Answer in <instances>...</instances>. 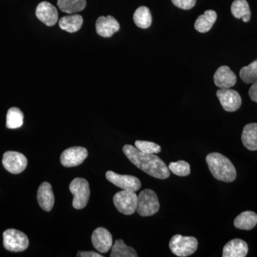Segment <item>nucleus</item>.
Listing matches in <instances>:
<instances>
[{
  "instance_id": "obj_2",
  "label": "nucleus",
  "mask_w": 257,
  "mask_h": 257,
  "mask_svg": "<svg viewBox=\"0 0 257 257\" xmlns=\"http://www.w3.org/2000/svg\"><path fill=\"white\" fill-rule=\"evenodd\" d=\"M206 160L211 175L217 180L231 182L236 179V169L227 157L214 152L209 154Z\"/></svg>"
},
{
  "instance_id": "obj_17",
  "label": "nucleus",
  "mask_w": 257,
  "mask_h": 257,
  "mask_svg": "<svg viewBox=\"0 0 257 257\" xmlns=\"http://www.w3.org/2000/svg\"><path fill=\"white\" fill-rule=\"evenodd\" d=\"M247 243L240 239L231 240L223 248V257H245L247 255Z\"/></svg>"
},
{
  "instance_id": "obj_24",
  "label": "nucleus",
  "mask_w": 257,
  "mask_h": 257,
  "mask_svg": "<svg viewBox=\"0 0 257 257\" xmlns=\"http://www.w3.org/2000/svg\"><path fill=\"white\" fill-rule=\"evenodd\" d=\"M86 0H58L57 6L61 11L68 14L79 13L85 8Z\"/></svg>"
},
{
  "instance_id": "obj_15",
  "label": "nucleus",
  "mask_w": 257,
  "mask_h": 257,
  "mask_svg": "<svg viewBox=\"0 0 257 257\" xmlns=\"http://www.w3.org/2000/svg\"><path fill=\"white\" fill-rule=\"evenodd\" d=\"M214 84L220 89H228L234 86L236 77L228 66H221L214 75Z\"/></svg>"
},
{
  "instance_id": "obj_29",
  "label": "nucleus",
  "mask_w": 257,
  "mask_h": 257,
  "mask_svg": "<svg viewBox=\"0 0 257 257\" xmlns=\"http://www.w3.org/2000/svg\"><path fill=\"white\" fill-rule=\"evenodd\" d=\"M135 147L138 149L140 151L146 154H158L161 152V147L160 145L157 144L151 143V142L138 141L135 142Z\"/></svg>"
},
{
  "instance_id": "obj_5",
  "label": "nucleus",
  "mask_w": 257,
  "mask_h": 257,
  "mask_svg": "<svg viewBox=\"0 0 257 257\" xmlns=\"http://www.w3.org/2000/svg\"><path fill=\"white\" fill-rule=\"evenodd\" d=\"M69 190L74 196L72 206L74 209H84L87 206L90 196V189L87 181L83 178L74 179L69 184Z\"/></svg>"
},
{
  "instance_id": "obj_11",
  "label": "nucleus",
  "mask_w": 257,
  "mask_h": 257,
  "mask_svg": "<svg viewBox=\"0 0 257 257\" xmlns=\"http://www.w3.org/2000/svg\"><path fill=\"white\" fill-rule=\"evenodd\" d=\"M216 96L225 111H236L241 105V98L239 93L229 88L219 89L216 92Z\"/></svg>"
},
{
  "instance_id": "obj_9",
  "label": "nucleus",
  "mask_w": 257,
  "mask_h": 257,
  "mask_svg": "<svg viewBox=\"0 0 257 257\" xmlns=\"http://www.w3.org/2000/svg\"><path fill=\"white\" fill-rule=\"evenodd\" d=\"M106 178L111 183L122 190L137 192L141 188L140 179L132 175H121L115 173L112 171H108L106 173Z\"/></svg>"
},
{
  "instance_id": "obj_31",
  "label": "nucleus",
  "mask_w": 257,
  "mask_h": 257,
  "mask_svg": "<svg viewBox=\"0 0 257 257\" xmlns=\"http://www.w3.org/2000/svg\"><path fill=\"white\" fill-rule=\"evenodd\" d=\"M248 95H249L251 100L257 102V82L252 84V86L248 91Z\"/></svg>"
},
{
  "instance_id": "obj_8",
  "label": "nucleus",
  "mask_w": 257,
  "mask_h": 257,
  "mask_svg": "<svg viewBox=\"0 0 257 257\" xmlns=\"http://www.w3.org/2000/svg\"><path fill=\"white\" fill-rule=\"evenodd\" d=\"M3 165L10 173H22L28 166V160L25 155L18 152H6L3 155Z\"/></svg>"
},
{
  "instance_id": "obj_28",
  "label": "nucleus",
  "mask_w": 257,
  "mask_h": 257,
  "mask_svg": "<svg viewBox=\"0 0 257 257\" xmlns=\"http://www.w3.org/2000/svg\"><path fill=\"white\" fill-rule=\"evenodd\" d=\"M169 170L179 177H186L190 174V165L185 161H178L176 162H171L169 165Z\"/></svg>"
},
{
  "instance_id": "obj_1",
  "label": "nucleus",
  "mask_w": 257,
  "mask_h": 257,
  "mask_svg": "<svg viewBox=\"0 0 257 257\" xmlns=\"http://www.w3.org/2000/svg\"><path fill=\"white\" fill-rule=\"evenodd\" d=\"M123 152L128 160L138 168L155 178L165 179L170 176V170L160 157L155 154H146L140 151L136 147L126 145Z\"/></svg>"
},
{
  "instance_id": "obj_30",
  "label": "nucleus",
  "mask_w": 257,
  "mask_h": 257,
  "mask_svg": "<svg viewBox=\"0 0 257 257\" xmlns=\"http://www.w3.org/2000/svg\"><path fill=\"white\" fill-rule=\"evenodd\" d=\"M172 2L177 8L185 10L192 9L196 4V0H172Z\"/></svg>"
},
{
  "instance_id": "obj_18",
  "label": "nucleus",
  "mask_w": 257,
  "mask_h": 257,
  "mask_svg": "<svg viewBox=\"0 0 257 257\" xmlns=\"http://www.w3.org/2000/svg\"><path fill=\"white\" fill-rule=\"evenodd\" d=\"M241 141L243 146L251 151L257 150V124L251 123L243 127Z\"/></svg>"
},
{
  "instance_id": "obj_4",
  "label": "nucleus",
  "mask_w": 257,
  "mask_h": 257,
  "mask_svg": "<svg viewBox=\"0 0 257 257\" xmlns=\"http://www.w3.org/2000/svg\"><path fill=\"white\" fill-rule=\"evenodd\" d=\"M160 202L156 193L152 189H145L140 193L138 199L137 211L140 215L150 216L158 212Z\"/></svg>"
},
{
  "instance_id": "obj_14",
  "label": "nucleus",
  "mask_w": 257,
  "mask_h": 257,
  "mask_svg": "<svg viewBox=\"0 0 257 257\" xmlns=\"http://www.w3.org/2000/svg\"><path fill=\"white\" fill-rule=\"evenodd\" d=\"M119 23L112 16L99 17L96 22V33L103 37H111L119 31Z\"/></svg>"
},
{
  "instance_id": "obj_22",
  "label": "nucleus",
  "mask_w": 257,
  "mask_h": 257,
  "mask_svg": "<svg viewBox=\"0 0 257 257\" xmlns=\"http://www.w3.org/2000/svg\"><path fill=\"white\" fill-rule=\"evenodd\" d=\"M231 11L234 18L242 19L244 23H248L251 18V11L246 0H235L231 5Z\"/></svg>"
},
{
  "instance_id": "obj_27",
  "label": "nucleus",
  "mask_w": 257,
  "mask_h": 257,
  "mask_svg": "<svg viewBox=\"0 0 257 257\" xmlns=\"http://www.w3.org/2000/svg\"><path fill=\"white\" fill-rule=\"evenodd\" d=\"M239 75L243 82L246 84L257 82V60L253 61L249 65L241 68Z\"/></svg>"
},
{
  "instance_id": "obj_25",
  "label": "nucleus",
  "mask_w": 257,
  "mask_h": 257,
  "mask_svg": "<svg viewBox=\"0 0 257 257\" xmlns=\"http://www.w3.org/2000/svg\"><path fill=\"white\" fill-rule=\"evenodd\" d=\"M111 257H138V254L133 247L126 246L123 240L117 239L111 247Z\"/></svg>"
},
{
  "instance_id": "obj_19",
  "label": "nucleus",
  "mask_w": 257,
  "mask_h": 257,
  "mask_svg": "<svg viewBox=\"0 0 257 257\" xmlns=\"http://www.w3.org/2000/svg\"><path fill=\"white\" fill-rule=\"evenodd\" d=\"M217 15L214 10H207L200 15L194 23V28L201 33L209 32L215 23Z\"/></svg>"
},
{
  "instance_id": "obj_20",
  "label": "nucleus",
  "mask_w": 257,
  "mask_h": 257,
  "mask_svg": "<svg viewBox=\"0 0 257 257\" xmlns=\"http://www.w3.org/2000/svg\"><path fill=\"white\" fill-rule=\"evenodd\" d=\"M257 224V214L251 211H243L234 219L235 227L239 229L251 230Z\"/></svg>"
},
{
  "instance_id": "obj_3",
  "label": "nucleus",
  "mask_w": 257,
  "mask_h": 257,
  "mask_svg": "<svg viewBox=\"0 0 257 257\" xmlns=\"http://www.w3.org/2000/svg\"><path fill=\"white\" fill-rule=\"evenodd\" d=\"M198 241L193 236L175 235L170 240V248L176 256L186 257L190 256L197 251Z\"/></svg>"
},
{
  "instance_id": "obj_13",
  "label": "nucleus",
  "mask_w": 257,
  "mask_h": 257,
  "mask_svg": "<svg viewBox=\"0 0 257 257\" xmlns=\"http://www.w3.org/2000/svg\"><path fill=\"white\" fill-rule=\"evenodd\" d=\"M37 18L46 25L47 26H54L58 21V12L54 5L48 2H42L36 9Z\"/></svg>"
},
{
  "instance_id": "obj_6",
  "label": "nucleus",
  "mask_w": 257,
  "mask_h": 257,
  "mask_svg": "<svg viewBox=\"0 0 257 257\" xmlns=\"http://www.w3.org/2000/svg\"><path fill=\"white\" fill-rule=\"evenodd\" d=\"M3 245L8 251L22 252L28 247V237L19 230L7 229L3 233Z\"/></svg>"
},
{
  "instance_id": "obj_7",
  "label": "nucleus",
  "mask_w": 257,
  "mask_h": 257,
  "mask_svg": "<svg viewBox=\"0 0 257 257\" xmlns=\"http://www.w3.org/2000/svg\"><path fill=\"white\" fill-rule=\"evenodd\" d=\"M138 196L133 191L122 190L116 193L113 202L116 209L125 215H132L137 211Z\"/></svg>"
},
{
  "instance_id": "obj_10",
  "label": "nucleus",
  "mask_w": 257,
  "mask_h": 257,
  "mask_svg": "<svg viewBox=\"0 0 257 257\" xmlns=\"http://www.w3.org/2000/svg\"><path fill=\"white\" fill-rule=\"evenodd\" d=\"M88 156L87 149L82 147H73L64 150L61 155V164L65 167H74L80 165Z\"/></svg>"
},
{
  "instance_id": "obj_26",
  "label": "nucleus",
  "mask_w": 257,
  "mask_h": 257,
  "mask_svg": "<svg viewBox=\"0 0 257 257\" xmlns=\"http://www.w3.org/2000/svg\"><path fill=\"white\" fill-rule=\"evenodd\" d=\"M24 114L19 108H10L7 114L6 126L8 128H18L23 124Z\"/></svg>"
},
{
  "instance_id": "obj_23",
  "label": "nucleus",
  "mask_w": 257,
  "mask_h": 257,
  "mask_svg": "<svg viewBox=\"0 0 257 257\" xmlns=\"http://www.w3.org/2000/svg\"><path fill=\"white\" fill-rule=\"evenodd\" d=\"M134 22L138 28L147 29L152 25V17L150 10L147 7L142 6L135 11Z\"/></svg>"
},
{
  "instance_id": "obj_16",
  "label": "nucleus",
  "mask_w": 257,
  "mask_h": 257,
  "mask_svg": "<svg viewBox=\"0 0 257 257\" xmlns=\"http://www.w3.org/2000/svg\"><path fill=\"white\" fill-rule=\"evenodd\" d=\"M37 201L43 210L50 211L55 204V196L52 186L48 182H43L37 191Z\"/></svg>"
},
{
  "instance_id": "obj_32",
  "label": "nucleus",
  "mask_w": 257,
  "mask_h": 257,
  "mask_svg": "<svg viewBox=\"0 0 257 257\" xmlns=\"http://www.w3.org/2000/svg\"><path fill=\"white\" fill-rule=\"evenodd\" d=\"M77 256L80 257H103L102 255L94 252V251H79Z\"/></svg>"
},
{
  "instance_id": "obj_12",
  "label": "nucleus",
  "mask_w": 257,
  "mask_h": 257,
  "mask_svg": "<svg viewBox=\"0 0 257 257\" xmlns=\"http://www.w3.org/2000/svg\"><path fill=\"white\" fill-rule=\"evenodd\" d=\"M92 242L98 251L106 253L112 247V236L105 228H96L92 233Z\"/></svg>"
},
{
  "instance_id": "obj_21",
  "label": "nucleus",
  "mask_w": 257,
  "mask_h": 257,
  "mask_svg": "<svg viewBox=\"0 0 257 257\" xmlns=\"http://www.w3.org/2000/svg\"><path fill=\"white\" fill-rule=\"evenodd\" d=\"M83 18L79 15H72L69 16H64L60 19L59 22L60 28L64 31L74 33L79 31L82 28Z\"/></svg>"
}]
</instances>
